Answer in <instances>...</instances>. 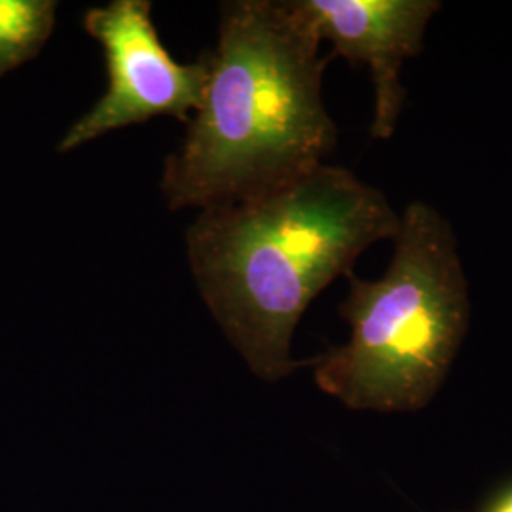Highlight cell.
Listing matches in <instances>:
<instances>
[{
    "label": "cell",
    "instance_id": "1",
    "mask_svg": "<svg viewBox=\"0 0 512 512\" xmlns=\"http://www.w3.org/2000/svg\"><path fill=\"white\" fill-rule=\"evenodd\" d=\"M399 228L384 192L325 162L264 196L205 209L186 249L220 329L258 378L275 382L310 365L294 361L291 342L317 294Z\"/></svg>",
    "mask_w": 512,
    "mask_h": 512
},
{
    "label": "cell",
    "instance_id": "2",
    "mask_svg": "<svg viewBox=\"0 0 512 512\" xmlns=\"http://www.w3.org/2000/svg\"><path fill=\"white\" fill-rule=\"evenodd\" d=\"M209 55L202 105L165 160L162 192L175 211L264 196L325 164L338 141L323 101L332 55L293 0L224 2Z\"/></svg>",
    "mask_w": 512,
    "mask_h": 512
},
{
    "label": "cell",
    "instance_id": "3",
    "mask_svg": "<svg viewBox=\"0 0 512 512\" xmlns=\"http://www.w3.org/2000/svg\"><path fill=\"white\" fill-rule=\"evenodd\" d=\"M380 279L348 275L344 346L311 361L321 391L353 410L410 412L444 382L469 329V283L450 220L410 203Z\"/></svg>",
    "mask_w": 512,
    "mask_h": 512
},
{
    "label": "cell",
    "instance_id": "4",
    "mask_svg": "<svg viewBox=\"0 0 512 512\" xmlns=\"http://www.w3.org/2000/svg\"><path fill=\"white\" fill-rule=\"evenodd\" d=\"M84 27L103 48L109 80L103 97L67 129L59 152L154 116L190 122L209 82V52L194 63H179L156 33L148 0H114L93 8Z\"/></svg>",
    "mask_w": 512,
    "mask_h": 512
},
{
    "label": "cell",
    "instance_id": "5",
    "mask_svg": "<svg viewBox=\"0 0 512 512\" xmlns=\"http://www.w3.org/2000/svg\"><path fill=\"white\" fill-rule=\"evenodd\" d=\"M294 8L323 42L332 57L366 65L374 86L370 135L387 141L395 135L406 90L401 80L404 61L423 50L429 21L439 0H293Z\"/></svg>",
    "mask_w": 512,
    "mask_h": 512
},
{
    "label": "cell",
    "instance_id": "6",
    "mask_svg": "<svg viewBox=\"0 0 512 512\" xmlns=\"http://www.w3.org/2000/svg\"><path fill=\"white\" fill-rule=\"evenodd\" d=\"M54 0H0V76L37 57L55 27Z\"/></svg>",
    "mask_w": 512,
    "mask_h": 512
},
{
    "label": "cell",
    "instance_id": "7",
    "mask_svg": "<svg viewBox=\"0 0 512 512\" xmlns=\"http://www.w3.org/2000/svg\"><path fill=\"white\" fill-rule=\"evenodd\" d=\"M492 512H512V494L509 497H505Z\"/></svg>",
    "mask_w": 512,
    "mask_h": 512
}]
</instances>
